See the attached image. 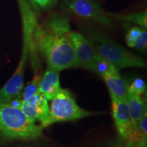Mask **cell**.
Wrapping results in <instances>:
<instances>
[{"label":"cell","instance_id":"obj_1","mask_svg":"<svg viewBox=\"0 0 147 147\" xmlns=\"http://www.w3.org/2000/svg\"><path fill=\"white\" fill-rule=\"evenodd\" d=\"M71 31L68 15L64 12L51 14L37 25L33 39L37 53L46 60L48 67L61 71L80 67L69 37Z\"/></svg>","mask_w":147,"mask_h":147},{"label":"cell","instance_id":"obj_2","mask_svg":"<svg viewBox=\"0 0 147 147\" xmlns=\"http://www.w3.org/2000/svg\"><path fill=\"white\" fill-rule=\"evenodd\" d=\"M82 31L95 51L119 70L127 67H146L142 58L127 51L93 25H84Z\"/></svg>","mask_w":147,"mask_h":147},{"label":"cell","instance_id":"obj_3","mask_svg":"<svg viewBox=\"0 0 147 147\" xmlns=\"http://www.w3.org/2000/svg\"><path fill=\"white\" fill-rule=\"evenodd\" d=\"M44 128L29 119L21 108L0 102V136L8 140H32L42 136Z\"/></svg>","mask_w":147,"mask_h":147},{"label":"cell","instance_id":"obj_4","mask_svg":"<svg viewBox=\"0 0 147 147\" xmlns=\"http://www.w3.org/2000/svg\"><path fill=\"white\" fill-rule=\"evenodd\" d=\"M94 114L80 108L69 91L61 88L51 100L49 114L41 125L45 129L55 123L78 120Z\"/></svg>","mask_w":147,"mask_h":147},{"label":"cell","instance_id":"obj_5","mask_svg":"<svg viewBox=\"0 0 147 147\" xmlns=\"http://www.w3.org/2000/svg\"><path fill=\"white\" fill-rule=\"evenodd\" d=\"M62 12L84 20L93 21L104 26L113 27L114 21L108 16L102 3L97 0H61Z\"/></svg>","mask_w":147,"mask_h":147},{"label":"cell","instance_id":"obj_6","mask_svg":"<svg viewBox=\"0 0 147 147\" xmlns=\"http://www.w3.org/2000/svg\"><path fill=\"white\" fill-rule=\"evenodd\" d=\"M29 52L27 47L23 46L21 58L13 75L0 89V102L8 103L17 98L21 94L24 86V74Z\"/></svg>","mask_w":147,"mask_h":147},{"label":"cell","instance_id":"obj_7","mask_svg":"<svg viewBox=\"0 0 147 147\" xmlns=\"http://www.w3.org/2000/svg\"><path fill=\"white\" fill-rule=\"evenodd\" d=\"M69 37L72 42L75 56L80 67L95 73L98 53L93 49L87 38L81 33L71 31Z\"/></svg>","mask_w":147,"mask_h":147},{"label":"cell","instance_id":"obj_8","mask_svg":"<svg viewBox=\"0 0 147 147\" xmlns=\"http://www.w3.org/2000/svg\"><path fill=\"white\" fill-rule=\"evenodd\" d=\"M112 113L117 131L121 139L129 142L134 127L129 113L127 100H120L111 96Z\"/></svg>","mask_w":147,"mask_h":147},{"label":"cell","instance_id":"obj_9","mask_svg":"<svg viewBox=\"0 0 147 147\" xmlns=\"http://www.w3.org/2000/svg\"><path fill=\"white\" fill-rule=\"evenodd\" d=\"M20 108L29 119L43 123L49 110L48 100L39 91L27 100H21Z\"/></svg>","mask_w":147,"mask_h":147},{"label":"cell","instance_id":"obj_10","mask_svg":"<svg viewBox=\"0 0 147 147\" xmlns=\"http://www.w3.org/2000/svg\"><path fill=\"white\" fill-rule=\"evenodd\" d=\"M117 68L102 74L100 76L109 89L110 96L120 100H127V82L121 77Z\"/></svg>","mask_w":147,"mask_h":147},{"label":"cell","instance_id":"obj_11","mask_svg":"<svg viewBox=\"0 0 147 147\" xmlns=\"http://www.w3.org/2000/svg\"><path fill=\"white\" fill-rule=\"evenodd\" d=\"M60 89L59 71L47 67V70L40 80L38 91L43 95L48 101H51Z\"/></svg>","mask_w":147,"mask_h":147},{"label":"cell","instance_id":"obj_12","mask_svg":"<svg viewBox=\"0 0 147 147\" xmlns=\"http://www.w3.org/2000/svg\"><path fill=\"white\" fill-rule=\"evenodd\" d=\"M127 103L134 129L137 127L144 112L146 111V103L144 102L142 95L130 93H127Z\"/></svg>","mask_w":147,"mask_h":147},{"label":"cell","instance_id":"obj_13","mask_svg":"<svg viewBox=\"0 0 147 147\" xmlns=\"http://www.w3.org/2000/svg\"><path fill=\"white\" fill-rule=\"evenodd\" d=\"M125 42L129 47L144 51L147 46L146 29L139 26L131 27L125 36Z\"/></svg>","mask_w":147,"mask_h":147},{"label":"cell","instance_id":"obj_14","mask_svg":"<svg viewBox=\"0 0 147 147\" xmlns=\"http://www.w3.org/2000/svg\"><path fill=\"white\" fill-rule=\"evenodd\" d=\"M107 14L113 21L131 23L145 29H147L146 10L129 14H115L107 12Z\"/></svg>","mask_w":147,"mask_h":147},{"label":"cell","instance_id":"obj_15","mask_svg":"<svg viewBox=\"0 0 147 147\" xmlns=\"http://www.w3.org/2000/svg\"><path fill=\"white\" fill-rule=\"evenodd\" d=\"M59 0H27L36 14H41L50 12L56 6Z\"/></svg>","mask_w":147,"mask_h":147},{"label":"cell","instance_id":"obj_16","mask_svg":"<svg viewBox=\"0 0 147 147\" xmlns=\"http://www.w3.org/2000/svg\"><path fill=\"white\" fill-rule=\"evenodd\" d=\"M127 93L143 95L146 91V84L142 79L137 78L132 81L130 84L127 82Z\"/></svg>","mask_w":147,"mask_h":147},{"label":"cell","instance_id":"obj_17","mask_svg":"<svg viewBox=\"0 0 147 147\" xmlns=\"http://www.w3.org/2000/svg\"><path fill=\"white\" fill-rule=\"evenodd\" d=\"M41 76L40 74H36L32 80L27 84V86L25 88L24 91L22 93V99L21 100H27L33 95L36 94L38 92V84Z\"/></svg>","mask_w":147,"mask_h":147},{"label":"cell","instance_id":"obj_18","mask_svg":"<svg viewBox=\"0 0 147 147\" xmlns=\"http://www.w3.org/2000/svg\"><path fill=\"white\" fill-rule=\"evenodd\" d=\"M110 147H133V146L131 144H130L129 143L126 142V141L122 140L121 142L116 143V144L112 145Z\"/></svg>","mask_w":147,"mask_h":147},{"label":"cell","instance_id":"obj_19","mask_svg":"<svg viewBox=\"0 0 147 147\" xmlns=\"http://www.w3.org/2000/svg\"><path fill=\"white\" fill-rule=\"evenodd\" d=\"M133 147H144V146H140V145H135V146H134Z\"/></svg>","mask_w":147,"mask_h":147}]
</instances>
